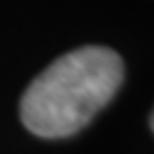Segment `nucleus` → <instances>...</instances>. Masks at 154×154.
<instances>
[{
    "label": "nucleus",
    "mask_w": 154,
    "mask_h": 154,
    "mask_svg": "<svg viewBox=\"0 0 154 154\" xmlns=\"http://www.w3.org/2000/svg\"><path fill=\"white\" fill-rule=\"evenodd\" d=\"M124 62L105 45H84L36 75L19 103L22 124L36 137L62 139L82 131L118 92Z\"/></svg>",
    "instance_id": "nucleus-1"
},
{
    "label": "nucleus",
    "mask_w": 154,
    "mask_h": 154,
    "mask_svg": "<svg viewBox=\"0 0 154 154\" xmlns=\"http://www.w3.org/2000/svg\"><path fill=\"white\" fill-rule=\"evenodd\" d=\"M150 126H152V131H154V109H152V116H150Z\"/></svg>",
    "instance_id": "nucleus-2"
}]
</instances>
